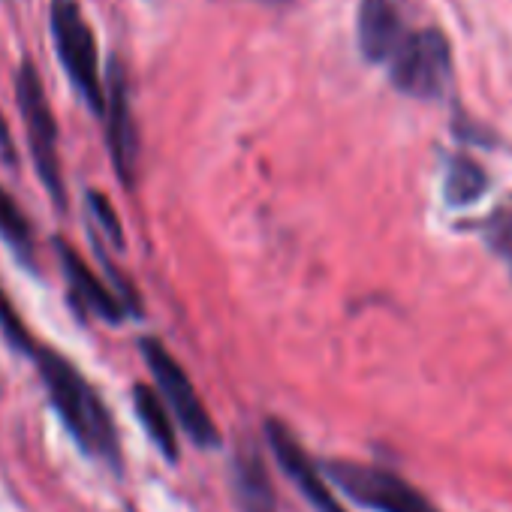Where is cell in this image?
<instances>
[{"mask_svg":"<svg viewBox=\"0 0 512 512\" xmlns=\"http://www.w3.org/2000/svg\"><path fill=\"white\" fill-rule=\"evenodd\" d=\"M43 386L49 392V404L67 425L70 437L82 446L85 455L109 464L112 470H121V443H118V428L97 395V389L82 377V371L61 356L58 350L37 347L34 350Z\"/></svg>","mask_w":512,"mask_h":512,"instance_id":"obj_1","label":"cell"},{"mask_svg":"<svg viewBox=\"0 0 512 512\" xmlns=\"http://www.w3.org/2000/svg\"><path fill=\"white\" fill-rule=\"evenodd\" d=\"M52 22V37L58 46V58L73 82V88L82 94V100L91 106L94 115L106 112V91L100 79V64H97V40L94 31L79 7V0H52L49 10Z\"/></svg>","mask_w":512,"mask_h":512,"instance_id":"obj_2","label":"cell"},{"mask_svg":"<svg viewBox=\"0 0 512 512\" xmlns=\"http://www.w3.org/2000/svg\"><path fill=\"white\" fill-rule=\"evenodd\" d=\"M16 100H19L25 130H28V145H31L34 166L40 172V181L49 190V196L55 199V205L64 208L67 196H64L61 157H58V127H55V115H52V106L46 100V88L40 82V73L31 61H22V67H19Z\"/></svg>","mask_w":512,"mask_h":512,"instance_id":"obj_3","label":"cell"},{"mask_svg":"<svg viewBox=\"0 0 512 512\" xmlns=\"http://www.w3.org/2000/svg\"><path fill=\"white\" fill-rule=\"evenodd\" d=\"M386 64L392 85L416 100H440L452 85V49L434 28L407 34Z\"/></svg>","mask_w":512,"mask_h":512,"instance_id":"obj_4","label":"cell"},{"mask_svg":"<svg viewBox=\"0 0 512 512\" xmlns=\"http://www.w3.org/2000/svg\"><path fill=\"white\" fill-rule=\"evenodd\" d=\"M323 476H329L353 503L371 509V512H437L422 491H416L407 479H401L392 470L362 464V461H344L329 458L323 461Z\"/></svg>","mask_w":512,"mask_h":512,"instance_id":"obj_5","label":"cell"},{"mask_svg":"<svg viewBox=\"0 0 512 512\" xmlns=\"http://www.w3.org/2000/svg\"><path fill=\"white\" fill-rule=\"evenodd\" d=\"M139 350L160 386V395L169 407V413L178 419V425L187 431V437L202 446V449H214L220 443V431L211 419V413L205 410L199 392L193 389L187 371L178 365V359L157 341V338H142Z\"/></svg>","mask_w":512,"mask_h":512,"instance_id":"obj_6","label":"cell"},{"mask_svg":"<svg viewBox=\"0 0 512 512\" xmlns=\"http://www.w3.org/2000/svg\"><path fill=\"white\" fill-rule=\"evenodd\" d=\"M266 440H269V446H272L281 470L296 482V488L305 494V500L317 512H347L341 506V500L332 494V488L326 485L323 470L311 461V455L305 452V446L299 443V437L281 419H266Z\"/></svg>","mask_w":512,"mask_h":512,"instance_id":"obj_7","label":"cell"},{"mask_svg":"<svg viewBox=\"0 0 512 512\" xmlns=\"http://www.w3.org/2000/svg\"><path fill=\"white\" fill-rule=\"evenodd\" d=\"M106 121H109V154L118 172V181L133 190L136 184V160H139V130L130 109L127 76L121 73L118 61L109 64V91H106Z\"/></svg>","mask_w":512,"mask_h":512,"instance_id":"obj_8","label":"cell"},{"mask_svg":"<svg viewBox=\"0 0 512 512\" xmlns=\"http://www.w3.org/2000/svg\"><path fill=\"white\" fill-rule=\"evenodd\" d=\"M404 0H362L359 4V52L371 64H386L407 37Z\"/></svg>","mask_w":512,"mask_h":512,"instance_id":"obj_9","label":"cell"},{"mask_svg":"<svg viewBox=\"0 0 512 512\" xmlns=\"http://www.w3.org/2000/svg\"><path fill=\"white\" fill-rule=\"evenodd\" d=\"M58 256H61V266H64V275L70 281V290H73V299L79 302L82 311H91L94 317L106 320V323H121L127 317V308L124 302L118 299V293H112L91 269L82 256L61 238L58 241Z\"/></svg>","mask_w":512,"mask_h":512,"instance_id":"obj_10","label":"cell"},{"mask_svg":"<svg viewBox=\"0 0 512 512\" xmlns=\"http://www.w3.org/2000/svg\"><path fill=\"white\" fill-rule=\"evenodd\" d=\"M235 497L241 512H278L275 485L269 467L253 446H241L235 455Z\"/></svg>","mask_w":512,"mask_h":512,"instance_id":"obj_11","label":"cell"},{"mask_svg":"<svg viewBox=\"0 0 512 512\" xmlns=\"http://www.w3.org/2000/svg\"><path fill=\"white\" fill-rule=\"evenodd\" d=\"M133 407H136V416L145 428V434L151 437V443L160 449V455L175 464L178 461V437H175V425H172V413L166 407V401L148 389L145 383H136L133 386Z\"/></svg>","mask_w":512,"mask_h":512,"instance_id":"obj_12","label":"cell"},{"mask_svg":"<svg viewBox=\"0 0 512 512\" xmlns=\"http://www.w3.org/2000/svg\"><path fill=\"white\" fill-rule=\"evenodd\" d=\"M446 202L461 208L476 202L485 190H488V175L482 172V166L473 157L455 154L449 160V172H446Z\"/></svg>","mask_w":512,"mask_h":512,"instance_id":"obj_13","label":"cell"},{"mask_svg":"<svg viewBox=\"0 0 512 512\" xmlns=\"http://www.w3.org/2000/svg\"><path fill=\"white\" fill-rule=\"evenodd\" d=\"M482 235H485L488 250L506 266V272H509V278H512V196L503 199V202L488 214V220H485V226H482Z\"/></svg>","mask_w":512,"mask_h":512,"instance_id":"obj_14","label":"cell"},{"mask_svg":"<svg viewBox=\"0 0 512 512\" xmlns=\"http://www.w3.org/2000/svg\"><path fill=\"white\" fill-rule=\"evenodd\" d=\"M0 235L4 241L19 250L22 256H31L34 250V232H31V223L25 217V211L16 205V199L0 187Z\"/></svg>","mask_w":512,"mask_h":512,"instance_id":"obj_15","label":"cell"},{"mask_svg":"<svg viewBox=\"0 0 512 512\" xmlns=\"http://www.w3.org/2000/svg\"><path fill=\"white\" fill-rule=\"evenodd\" d=\"M0 332H4V338H7V344H10L13 350H19V353H25V356H28V353L34 356L37 344H34L28 326L22 323L16 305L10 302V296H7L4 290H0Z\"/></svg>","mask_w":512,"mask_h":512,"instance_id":"obj_16","label":"cell"},{"mask_svg":"<svg viewBox=\"0 0 512 512\" xmlns=\"http://www.w3.org/2000/svg\"><path fill=\"white\" fill-rule=\"evenodd\" d=\"M88 205H91V211H94V217H97V223H100V232H106V238H109L115 247H124V229H121L118 214H115V208L109 205V199H106L103 193L91 190V193H88Z\"/></svg>","mask_w":512,"mask_h":512,"instance_id":"obj_17","label":"cell"},{"mask_svg":"<svg viewBox=\"0 0 512 512\" xmlns=\"http://www.w3.org/2000/svg\"><path fill=\"white\" fill-rule=\"evenodd\" d=\"M0 151H4L13 160V142H10V130L4 124V115H0Z\"/></svg>","mask_w":512,"mask_h":512,"instance_id":"obj_18","label":"cell"}]
</instances>
